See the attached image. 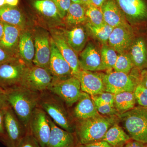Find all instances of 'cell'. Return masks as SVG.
<instances>
[{
  "instance_id": "ba28073f",
  "label": "cell",
  "mask_w": 147,
  "mask_h": 147,
  "mask_svg": "<svg viewBox=\"0 0 147 147\" xmlns=\"http://www.w3.org/2000/svg\"><path fill=\"white\" fill-rule=\"evenodd\" d=\"M132 27H147V0H115Z\"/></svg>"
},
{
  "instance_id": "d6986e66",
  "label": "cell",
  "mask_w": 147,
  "mask_h": 147,
  "mask_svg": "<svg viewBox=\"0 0 147 147\" xmlns=\"http://www.w3.org/2000/svg\"><path fill=\"white\" fill-rule=\"evenodd\" d=\"M73 105L70 113L74 120L86 119L100 115L91 96L85 92H82L79 99Z\"/></svg>"
},
{
  "instance_id": "681fc988",
  "label": "cell",
  "mask_w": 147,
  "mask_h": 147,
  "mask_svg": "<svg viewBox=\"0 0 147 147\" xmlns=\"http://www.w3.org/2000/svg\"><path fill=\"white\" fill-rule=\"evenodd\" d=\"M5 0H0V7L5 5Z\"/></svg>"
},
{
  "instance_id": "ffe728a7",
  "label": "cell",
  "mask_w": 147,
  "mask_h": 147,
  "mask_svg": "<svg viewBox=\"0 0 147 147\" xmlns=\"http://www.w3.org/2000/svg\"><path fill=\"white\" fill-rule=\"evenodd\" d=\"M79 59L81 69L92 71H100V52L93 43L90 42L87 44L80 53Z\"/></svg>"
},
{
  "instance_id": "52a82bcc",
  "label": "cell",
  "mask_w": 147,
  "mask_h": 147,
  "mask_svg": "<svg viewBox=\"0 0 147 147\" xmlns=\"http://www.w3.org/2000/svg\"><path fill=\"white\" fill-rule=\"evenodd\" d=\"M54 78L49 69L32 65L27 66L21 86L41 93L49 90Z\"/></svg>"
},
{
  "instance_id": "484cf974",
  "label": "cell",
  "mask_w": 147,
  "mask_h": 147,
  "mask_svg": "<svg viewBox=\"0 0 147 147\" xmlns=\"http://www.w3.org/2000/svg\"><path fill=\"white\" fill-rule=\"evenodd\" d=\"M118 123L114 124L105 133L102 141L108 143L112 147H123L131 139Z\"/></svg>"
},
{
  "instance_id": "7a4b0ae2",
  "label": "cell",
  "mask_w": 147,
  "mask_h": 147,
  "mask_svg": "<svg viewBox=\"0 0 147 147\" xmlns=\"http://www.w3.org/2000/svg\"><path fill=\"white\" fill-rule=\"evenodd\" d=\"M9 105L27 130L34 110L38 106L40 93L22 86L5 89Z\"/></svg>"
},
{
  "instance_id": "e0dca14e",
  "label": "cell",
  "mask_w": 147,
  "mask_h": 147,
  "mask_svg": "<svg viewBox=\"0 0 147 147\" xmlns=\"http://www.w3.org/2000/svg\"><path fill=\"white\" fill-rule=\"evenodd\" d=\"M128 54L134 67L142 71L147 69V35L137 34Z\"/></svg>"
},
{
  "instance_id": "9c48e42d",
  "label": "cell",
  "mask_w": 147,
  "mask_h": 147,
  "mask_svg": "<svg viewBox=\"0 0 147 147\" xmlns=\"http://www.w3.org/2000/svg\"><path fill=\"white\" fill-rule=\"evenodd\" d=\"M28 130L40 147L47 146L51 132L50 117L38 106L32 114Z\"/></svg>"
},
{
  "instance_id": "816d5d0a",
  "label": "cell",
  "mask_w": 147,
  "mask_h": 147,
  "mask_svg": "<svg viewBox=\"0 0 147 147\" xmlns=\"http://www.w3.org/2000/svg\"><path fill=\"white\" fill-rule=\"evenodd\" d=\"M144 147H147V144H144Z\"/></svg>"
},
{
  "instance_id": "2e32d148",
  "label": "cell",
  "mask_w": 147,
  "mask_h": 147,
  "mask_svg": "<svg viewBox=\"0 0 147 147\" xmlns=\"http://www.w3.org/2000/svg\"><path fill=\"white\" fill-rule=\"evenodd\" d=\"M49 69L55 79H64L73 76L70 66L61 55L52 38H50Z\"/></svg>"
},
{
  "instance_id": "f546056e",
  "label": "cell",
  "mask_w": 147,
  "mask_h": 147,
  "mask_svg": "<svg viewBox=\"0 0 147 147\" xmlns=\"http://www.w3.org/2000/svg\"><path fill=\"white\" fill-rule=\"evenodd\" d=\"M86 29L95 39L102 45L108 44V40L114 28L105 23L99 26H92L89 22L86 24Z\"/></svg>"
},
{
  "instance_id": "d6a6232c",
  "label": "cell",
  "mask_w": 147,
  "mask_h": 147,
  "mask_svg": "<svg viewBox=\"0 0 147 147\" xmlns=\"http://www.w3.org/2000/svg\"><path fill=\"white\" fill-rule=\"evenodd\" d=\"M134 67L129 55L127 53L118 55L113 69L115 71L129 74Z\"/></svg>"
},
{
  "instance_id": "f6af8a7d",
  "label": "cell",
  "mask_w": 147,
  "mask_h": 147,
  "mask_svg": "<svg viewBox=\"0 0 147 147\" xmlns=\"http://www.w3.org/2000/svg\"><path fill=\"white\" fill-rule=\"evenodd\" d=\"M108 0H91V2L92 4L96 6L101 7Z\"/></svg>"
},
{
  "instance_id": "4316f807",
  "label": "cell",
  "mask_w": 147,
  "mask_h": 147,
  "mask_svg": "<svg viewBox=\"0 0 147 147\" xmlns=\"http://www.w3.org/2000/svg\"><path fill=\"white\" fill-rule=\"evenodd\" d=\"M136 102L133 92H124L115 94L114 106L120 115L134 108Z\"/></svg>"
},
{
  "instance_id": "ab89813d",
  "label": "cell",
  "mask_w": 147,
  "mask_h": 147,
  "mask_svg": "<svg viewBox=\"0 0 147 147\" xmlns=\"http://www.w3.org/2000/svg\"><path fill=\"white\" fill-rule=\"evenodd\" d=\"M9 106L5 90L0 87V110H5Z\"/></svg>"
},
{
  "instance_id": "cb8c5ba5",
  "label": "cell",
  "mask_w": 147,
  "mask_h": 147,
  "mask_svg": "<svg viewBox=\"0 0 147 147\" xmlns=\"http://www.w3.org/2000/svg\"><path fill=\"white\" fill-rule=\"evenodd\" d=\"M84 27L76 26L63 32L69 45L76 53H81L86 46L88 35Z\"/></svg>"
},
{
  "instance_id": "f35d334b",
  "label": "cell",
  "mask_w": 147,
  "mask_h": 147,
  "mask_svg": "<svg viewBox=\"0 0 147 147\" xmlns=\"http://www.w3.org/2000/svg\"><path fill=\"white\" fill-rule=\"evenodd\" d=\"M4 110H0V142L4 144L6 140V134L4 126Z\"/></svg>"
},
{
  "instance_id": "8fae6325",
  "label": "cell",
  "mask_w": 147,
  "mask_h": 147,
  "mask_svg": "<svg viewBox=\"0 0 147 147\" xmlns=\"http://www.w3.org/2000/svg\"><path fill=\"white\" fill-rule=\"evenodd\" d=\"M4 126L6 134L4 145L7 147H18L28 130L9 105L5 111Z\"/></svg>"
},
{
  "instance_id": "277c9868",
  "label": "cell",
  "mask_w": 147,
  "mask_h": 147,
  "mask_svg": "<svg viewBox=\"0 0 147 147\" xmlns=\"http://www.w3.org/2000/svg\"><path fill=\"white\" fill-rule=\"evenodd\" d=\"M119 121L131 139L147 144V108L139 105L119 116Z\"/></svg>"
},
{
  "instance_id": "4fadbf2b",
  "label": "cell",
  "mask_w": 147,
  "mask_h": 147,
  "mask_svg": "<svg viewBox=\"0 0 147 147\" xmlns=\"http://www.w3.org/2000/svg\"><path fill=\"white\" fill-rule=\"evenodd\" d=\"M103 74L81 69L75 76L80 82L82 91L93 96L105 92Z\"/></svg>"
},
{
  "instance_id": "44dd1931",
  "label": "cell",
  "mask_w": 147,
  "mask_h": 147,
  "mask_svg": "<svg viewBox=\"0 0 147 147\" xmlns=\"http://www.w3.org/2000/svg\"><path fill=\"white\" fill-rule=\"evenodd\" d=\"M4 25L3 34L0 40V47L10 55L18 58L17 50L22 29L5 23Z\"/></svg>"
},
{
  "instance_id": "8992f818",
  "label": "cell",
  "mask_w": 147,
  "mask_h": 147,
  "mask_svg": "<svg viewBox=\"0 0 147 147\" xmlns=\"http://www.w3.org/2000/svg\"><path fill=\"white\" fill-rule=\"evenodd\" d=\"M48 90L59 97L69 108L77 102L82 92L79 79L73 76L61 80L54 78Z\"/></svg>"
},
{
  "instance_id": "74e56055",
  "label": "cell",
  "mask_w": 147,
  "mask_h": 147,
  "mask_svg": "<svg viewBox=\"0 0 147 147\" xmlns=\"http://www.w3.org/2000/svg\"><path fill=\"white\" fill-rule=\"evenodd\" d=\"M115 96V94L112 93L104 92L100 94L91 96L92 99L99 100V101H102V102L114 105Z\"/></svg>"
},
{
  "instance_id": "7402d4cb",
  "label": "cell",
  "mask_w": 147,
  "mask_h": 147,
  "mask_svg": "<svg viewBox=\"0 0 147 147\" xmlns=\"http://www.w3.org/2000/svg\"><path fill=\"white\" fill-rule=\"evenodd\" d=\"M105 23L113 28L129 24L115 0H108L101 7Z\"/></svg>"
},
{
  "instance_id": "d590c367",
  "label": "cell",
  "mask_w": 147,
  "mask_h": 147,
  "mask_svg": "<svg viewBox=\"0 0 147 147\" xmlns=\"http://www.w3.org/2000/svg\"><path fill=\"white\" fill-rule=\"evenodd\" d=\"M57 7L59 16L63 18L66 16L72 1L71 0H52Z\"/></svg>"
},
{
  "instance_id": "4dcf8cb0",
  "label": "cell",
  "mask_w": 147,
  "mask_h": 147,
  "mask_svg": "<svg viewBox=\"0 0 147 147\" xmlns=\"http://www.w3.org/2000/svg\"><path fill=\"white\" fill-rule=\"evenodd\" d=\"M100 54L101 62L100 71L110 70L113 69L118 56L115 50L108 44L103 45L101 47Z\"/></svg>"
},
{
  "instance_id": "60d3db41",
  "label": "cell",
  "mask_w": 147,
  "mask_h": 147,
  "mask_svg": "<svg viewBox=\"0 0 147 147\" xmlns=\"http://www.w3.org/2000/svg\"><path fill=\"white\" fill-rule=\"evenodd\" d=\"M16 58H18L10 55L6 52L5 50L0 47V65L9 61L13 60Z\"/></svg>"
},
{
  "instance_id": "e575fe53",
  "label": "cell",
  "mask_w": 147,
  "mask_h": 147,
  "mask_svg": "<svg viewBox=\"0 0 147 147\" xmlns=\"http://www.w3.org/2000/svg\"><path fill=\"white\" fill-rule=\"evenodd\" d=\"M134 92L136 102L139 106L147 108V88L142 84H137Z\"/></svg>"
},
{
  "instance_id": "f1b7e54d",
  "label": "cell",
  "mask_w": 147,
  "mask_h": 147,
  "mask_svg": "<svg viewBox=\"0 0 147 147\" xmlns=\"http://www.w3.org/2000/svg\"><path fill=\"white\" fill-rule=\"evenodd\" d=\"M33 6L40 13L47 18L59 19L57 7L52 0H34Z\"/></svg>"
},
{
  "instance_id": "5bb4252c",
  "label": "cell",
  "mask_w": 147,
  "mask_h": 147,
  "mask_svg": "<svg viewBox=\"0 0 147 147\" xmlns=\"http://www.w3.org/2000/svg\"><path fill=\"white\" fill-rule=\"evenodd\" d=\"M34 39L35 55L33 64L50 70L51 49L49 36L45 32H38L35 35Z\"/></svg>"
},
{
  "instance_id": "6da1fadb",
  "label": "cell",
  "mask_w": 147,
  "mask_h": 147,
  "mask_svg": "<svg viewBox=\"0 0 147 147\" xmlns=\"http://www.w3.org/2000/svg\"><path fill=\"white\" fill-rule=\"evenodd\" d=\"M119 117L99 115L90 118L75 120L74 134L78 144H86L102 141L105 133Z\"/></svg>"
},
{
  "instance_id": "bcb514c9",
  "label": "cell",
  "mask_w": 147,
  "mask_h": 147,
  "mask_svg": "<svg viewBox=\"0 0 147 147\" xmlns=\"http://www.w3.org/2000/svg\"><path fill=\"white\" fill-rule=\"evenodd\" d=\"M6 5L10 6L16 7L19 3V0H5Z\"/></svg>"
},
{
  "instance_id": "83f0119b",
  "label": "cell",
  "mask_w": 147,
  "mask_h": 147,
  "mask_svg": "<svg viewBox=\"0 0 147 147\" xmlns=\"http://www.w3.org/2000/svg\"><path fill=\"white\" fill-rule=\"evenodd\" d=\"M85 6L80 4L71 3L65 16L66 21L70 26H78L87 20Z\"/></svg>"
},
{
  "instance_id": "7c38bea8",
  "label": "cell",
  "mask_w": 147,
  "mask_h": 147,
  "mask_svg": "<svg viewBox=\"0 0 147 147\" xmlns=\"http://www.w3.org/2000/svg\"><path fill=\"white\" fill-rule=\"evenodd\" d=\"M137 34L129 24L114 28L108 44L119 54L128 53Z\"/></svg>"
},
{
  "instance_id": "7bdbcfd3",
  "label": "cell",
  "mask_w": 147,
  "mask_h": 147,
  "mask_svg": "<svg viewBox=\"0 0 147 147\" xmlns=\"http://www.w3.org/2000/svg\"><path fill=\"white\" fill-rule=\"evenodd\" d=\"M144 144L141 142L130 139L125 143L123 147H144Z\"/></svg>"
},
{
  "instance_id": "8d00e7d4",
  "label": "cell",
  "mask_w": 147,
  "mask_h": 147,
  "mask_svg": "<svg viewBox=\"0 0 147 147\" xmlns=\"http://www.w3.org/2000/svg\"><path fill=\"white\" fill-rule=\"evenodd\" d=\"M18 147H41L28 130Z\"/></svg>"
},
{
  "instance_id": "b9f144b4",
  "label": "cell",
  "mask_w": 147,
  "mask_h": 147,
  "mask_svg": "<svg viewBox=\"0 0 147 147\" xmlns=\"http://www.w3.org/2000/svg\"><path fill=\"white\" fill-rule=\"evenodd\" d=\"M76 147H112L107 142L104 141H100L90 143V144H78Z\"/></svg>"
},
{
  "instance_id": "c3c4849f",
  "label": "cell",
  "mask_w": 147,
  "mask_h": 147,
  "mask_svg": "<svg viewBox=\"0 0 147 147\" xmlns=\"http://www.w3.org/2000/svg\"><path fill=\"white\" fill-rule=\"evenodd\" d=\"M82 4L85 6H88L92 3L91 0H81Z\"/></svg>"
},
{
  "instance_id": "30bf717a",
  "label": "cell",
  "mask_w": 147,
  "mask_h": 147,
  "mask_svg": "<svg viewBox=\"0 0 147 147\" xmlns=\"http://www.w3.org/2000/svg\"><path fill=\"white\" fill-rule=\"evenodd\" d=\"M27 67L19 58L0 65V87L6 89L21 86Z\"/></svg>"
},
{
  "instance_id": "3957f363",
  "label": "cell",
  "mask_w": 147,
  "mask_h": 147,
  "mask_svg": "<svg viewBox=\"0 0 147 147\" xmlns=\"http://www.w3.org/2000/svg\"><path fill=\"white\" fill-rule=\"evenodd\" d=\"M38 106L58 126L74 133L75 120L68 107L59 97L49 90L40 93Z\"/></svg>"
},
{
  "instance_id": "ac0fdd59",
  "label": "cell",
  "mask_w": 147,
  "mask_h": 147,
  "mask_svg": "<svg viewBox=\"0 0 147 147\" xmlns=\"http://www.w3.org/2000/svg\"><path fill=\"white\" fill-rule=\"evenodd\" d=\"M51 132L46 147H76L78 142L74 133L61 128L50 117Z\"/></svg>"
},
{
  "instance_id": "d4e9b609",
  "label": "cell",
  "mask_w": 147,
  "mask_h": 147,
  "mask_svg": "<svg viewBox=\"0 0 147 147\" xmlns=\"http://www.w3.org/2000/svg\"><path fill=\"white\" fill-rule=\"evenodd\" d=\"M0 20L3 23L24 29L26 20L24 13L16 7L5 5L0 7Z\"/></svg>"
},
{
  "instance_id": "9a60e30c",
  "label": "cell",
  "mask_w": 147,
  "mask_h": 147,
  "mask_svg": "<svg viewBox=\"0 0 147 147\" xmlns=\"http://www.w3.org/2000/svg\"><path fill=\"white\" fill-rule=\"evenodd\" d=\"M51 37L61 54L70 66L72 75L76 76L81 69L79 57L76 53L67 42L63 32L56 29H53L51 30Z\"/></svg>"
},
{
  "instance_id": "7dc6e473",
  "label": "cell",
  "mask_w": 147,
  "mask_h": 147,
  "mask_svg": "<svg viewBox=\"0 0 147 147\" xmlns=\"http://www.w3.org/2000/svg\"><path fill=\"white\" fill-rule=\"evenodd\" d=\"M4 29V23L0 20V40L3 34Z\"/></svg>"
},
{
  "instance_id": "f907efd6",
  "label": "cell",
  "mask_w": 147,
  "mask_h": 147,
  "mask_svg": "<svg viewBox=\"0 0 147 147\" xmlns=\"http://www.w3.org/2000/svg\"><path fill=\"white\" fill-rule=\"evenodd\" d=\"M71 1L72 2L80 4H82L81 0H71Z\"/></svg>"
},
{
  "instance_id": "836d02e7",
  "label": "cell",
  "mask_w": 147,
  "mask_h": 147,
  "mask_svg": "<svg viewBox=\"0 0 147 147\" xmlns=\"http://www.w3.org/2000/svg\"><path fill=\"white\" fill-rule=\"evenodd\" d=\"M93 100L96 108L98 113L102 115L107 116H118L120 114L116 110L114 105L102 102L97 100Z\"/></svg>"
},
{
  "instance_id": "5b68a950",
  "label": "cell",
  "mask_w": 147,
  "mask_h": 147,
  "mask_svg": "<svg viewBox=\"0 0 147 147\" xmlns=\"http://www.w3.org/2000/svg\"><path fill=\"white\" fill-rule=\"evenodd\" d=\"M111 70L103 74L105 92L114 94L124 92H134L140 82V70L134 68L131 70V74Z\"/></svg>"
},
{
  "instance_id": "1f68e13d",
  "label": "cell",
  "mask_w": 147,
  "mask_h": 147,
  "mask_svg": "<svg viewBox=\"0 0 147 147\" xmlns=\"http://www.w3.org/2000/svg\"><path fill=\"white\" fill-rule=\"evenodd\" d=\"M86 15L88 22L92 26H99L105 23L101 7L91 3L86 7Z\"/></svg>"
},
{
  "instance_id": "603a6c76",
  "label": "cell",
  "mask_w": 147,
  "mask_h": 147,
  "mask_svg": "<svg viewBox=\"0 0 147 147\" xmlns=\"http://www.w3.org/2000/svg\"><path fill=\"white\" fill-rule=\"evenodd\" d=\"M27 66L33 65V61L35 55L34 42L30 32L28 30L21 32L18 42L17 55ZM18 57V56H17Z\"/></svg>"
},
{
  "instance_id": "ee69618b",
  "label": "cell",
  "mask_w": 147,
  "mask_h": 147,
  "mask_svg": "<svg viewBox=\"0 0 147 147\" xmlns=\"http://www.w3.org/2000/svg\"><path fill=\"white\" fill-rule=\"evenodd\" d=\"M139 84H142L147 88V69L141 71Z\"/></svg>"
}]
</instances>
